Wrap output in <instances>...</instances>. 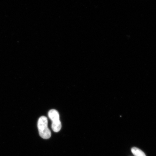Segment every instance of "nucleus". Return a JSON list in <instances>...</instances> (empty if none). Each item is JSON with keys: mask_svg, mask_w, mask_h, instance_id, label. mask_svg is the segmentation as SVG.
Listing matches in <instances>:
<instances>
[{"mask_svg": "<svg viewBox=\"0 0 156 156\" xmlns=\"http://www.w3.org/2000/svg\"><path fill=\"white\" fill-rule=\"evenodd\" d=\"M132 153L135 156H146L143 151L138 148L134 147L132 148Z\"/></svg>", "mask_w": 156, "mask_h": 156, "instance_id": "obj_3", "label": "nucleus"}, {"mask_svg": "<svg viewBox=\"0 0 156 156\" xmlns=\"http://www.w3.org/2000/svg\"><path fill=\"white\" fill-rule=\"evenodd\" d=\"M38 128L39 134L42 138L48 139L51 136V132L48 127V120L46 116H42L38 122Z\"/></svg>", "mask_w": 156, "mask_h": 156, "instance_id": "obj_1", "label": "nucleus"}, {"mask_svg": "<svg viewBox=\"0 0 156 156\" xmlns=\"http://www.w3.org/2000/svg\"><path fill=\"white\" fill-rule=\"evenodd\" d=\"M48 116L52 121L51 127L54 132H58L62 128L61 122L60 120L59 114L57 110L52 109L49 111Z\"/></svg>", "mask_w": 156, "mask_h": 156, "instance_id": "obj_2", "label": "nucleus"}]
</instances>
